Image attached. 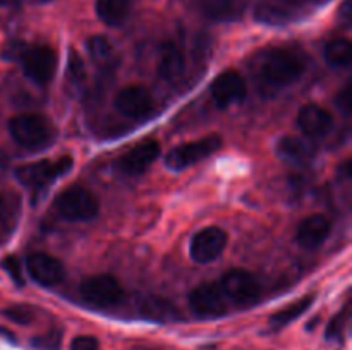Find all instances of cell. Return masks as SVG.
<instances>
[{
    "instance_id": "6da1fadb",
    "label": "cell",
    "mask_w": 352,
    "mask_h": 350,
    "mask_svg": "<svg viewBox=\"0 0 352 350\" xmlns=\"http://www.w3.org/2000/svg\"><path fill=\"white\" fill-rule=\"evenodd\" d=\"M9 132L19 146L30 151L45 150L57 136L52 120L41 113H21L12 117L9 120Z\"/></svg>"
},
{
    "instance_id": "7a4b0ae2",
    "label": "cell",
    "mask_w": 352,
    "mask_h": 350,
    "mask_svg": "<svg viewBox=\"0 0 352 350\" xmlns=\"http://www.w3.org/2000/svg\"><path fill=\"white\" fill-rule=\"evenodd\" d=\"M306 64L299 54L285 48L272 50L263 58L260 67L261 79L274 88H285L294 84L305 74Z\"/></svg>"
},
{
    "instance_id": "3957f363",
    "label": "cell",
    "mask_w": 352,
    "mask_h": 350,
    "mask_svg": "<svg viewBox=\"0 0 352 350\" xmlns=\"http://www.w3.org/2000/svg\"><path fill=\"white\" fill-rule=\"evenodd\" d=\"M55 208L69 222H89L100 213V202L91 191L81 185H72L57 196Z\"/></svg>"
},
{
    "instance_id": "277c9868",
    "label": "cell",
    "mask_w": 352,
    "mask_h": 350,
    "mask_svg": "<svg viewBox=\"0 0 352 350\" xmlns=\"http://www.w3.org/2000/svg\"><path fill=\"white\" fill-rule=\"evenodd\" d=\"M19 58L26 78L36 84H48L57 72V54L47 45L24 47Z\"/></svg>"
},
{
    "instance_id": "5b68a950",
    "label": "cell",
    "mask_w": 352,
    "mask_h": 350,
    "mask_svg": "<svg viewBox=\"0 0 352 350\" xmlns=\"http://www.w3.org/2000/svg\"><path fill=\"white\" fill-rule=\"evenodd\" d=\"M220 146H222L220 136L210 134V136L201 137V139L191 141V143H184L181 146L174 148L165 158V163L170 170H184V168L192 167L198 161L208 158L210 154L217 153Z\"/></svg>"
},
{
    "instance_id": "8992f818",
    "label": "cell",
    "mask_w": 352,
    "mask_h": 350,
    "mask_svg": "<svg viewBox=\"0 0 352 350\" xmlns=\"http://www.w3.org/2000/svg\"><path fill=\"white\" fill-rule=\"evenodd\" d=\"M72 168V158H58V160H40L34 163L23 165L16 168V178L26 187L40 189L52 184L55 178L67 174Z\"/></svg>"
},
{
    "instance_id": "52a82bcc",
    "label": "cell",
    "mask_w": 352,
    "mask_h": 350,
    "mask_svg": "<svg viewBox=\"0 0 352 350\" xmlns=\"http://www.w3.org/2000/svg\"><path fill=\"white\" fill-rule=\"evenodd\" d=\"M79 290H81L82 299L96 307H116L126 299L120 283L110 275H96V277L86 278Z\"/></svg>"
},
{
    "instance_id": "ba28073f",
    "label": "cell",
    "mask_w": 352,
    "mask_h": 350,
    "mask_svg": "<svg viewBox=\"0 0 352 350\" xmlns=\"http://www.w3.org/2000/svg\"><path fill=\"white\" fill-rule=\"evenodd\" d=\"M220 288H222L226 299H229L236 305H243V307L256 304L261 295L260 283L246 270H232L223 275Z\"/></svg>"
},
{
    "instance_id": "9c48e42d",
    "label": "cell",
    "mask_w": 352,
    "mask_h": 350,
    "mask_svg": "<svg viewBox=\"0 0 352 350\" xmlns=\"http://www.w3.org/2000/svg\"><path fill=\"white\" fill-rule=\"evenodd\" d=\"M227 240L229 237H227L226 230H222L220 226H206L192 237L191 244H189V254L196 263H212V261L219 259L220 254L226 250Z\"/></svg>"
},
{
    "instance_id": "30bf717a",
    "label": "cell",
    "mask_w": 352,
    "mask_h": 350,
    "mask_svg": "<svg viewBox=\"0 0 352 350\" xmlns=\"http://www.w3.org/2000/svg\"><path fill=\"white\" fill-rule=\"evenodd\" d=\"M189 305L199 318H219L227 312L226 295L215 283H203L191 290Z\"/></svg>"
},
{
    "instance_id": "8fae6325",
    "label": "cell",
    "mask_w": 352,
    "mask_h": 350,
    "mask_svg": "<svg viewBox=\"0 0 352 350\" xmlns=\"http://www.w3.org/2000/svg\"><path fill=\"white\" fill-rule=\"evenodd\" d=\"M210 93H212V98L215 100L220 108H227V106L243 102L246 98V79L237 71H223L222 74L213 79Z\"/></svg>"
},
{
    "instance_id": "7c38bea8",
    "label": "cell",
    "mask_w": 352,
    "mask_h": 350,
    "mask_svg": "<svg viewBox=\"0 0 352 350\" xmlns=\"http://www.w3.org/2000/svg\"><path fill=\"white\" fill-rule=\"evenodd\" d=\"M113 106L120 115L127 117V119H141L151 112L153 98L143 86H126L116 95Z\"/></svg>"
},
{
    "instance_id": "4fadbf2b",
    "label": "cell",
    "mask_w": 352,
    "mask_h": 350,
    "mask_svg": "<svg viewBox=\"0 0 352 350\" xmlns=\"http://www.w3.org/2000/svg\"><path fill=\"white\" fill-rule=\"evenodd\" d=\"M160 143L155 139L141 141L134 148H131L127 153L119 158L117 165L120 170L127 175H140L146 172L153 165V161L160 156Z\"/></svg>"
},
{
    "instance_id": "5bb4252c",
    "label": "cell",
    "mask_w": 352,
    "mask_h": 350,
    "mask_svg": "<svg viewBox=\"0 0 352 350\" xmlns=\"http://www.w3.org/2000/svg\"><path fill=\"white\" fill-rule=\"evenodd\" d=\"M26 268L30 277L43 287H55L65 277L64 266L57 257L47 253H33L28 256Z\"/></svg>"
},
{
    "instance_id": "9a60e30c",
    "label": "cell",
    "mask_w": 352,
    "mask_h": 350,
    "mask_svg": "<svg viewBox=\"0 0 352 350\" xmlns=\"http://www.w3.org/2000/svg\"><path fill=\"white\" fill-rule=\"evenodd\" d=\"M298 126L306 137L320 139V137H325L332 130L333 117L323 106L316 105V103H308V105L299 110Z\"/></svg>"
},
{
    "instance_id": "2e32d148",
    "label": "cell",
    "mask_w": 352,
    "mask_h": 350,
    "mask_svg": "<svg viewBox=\"0 0 352 350\" xmlns=\"http://www.w3.org/2000/svg\"><path fill=\"white\" fill-rule=\"evenodd\" d=\"M330 232H332V222L322 213H316L299 223L296 230V242L305 249H316L329 239Z\"/></svg>"
},
{
    "instance_id": "e0dca14e",
    "label": "cell",
    "mask_w": 352,
    "mask_h": 350,
    "mask_svg": "<svg viewBox=\"0 0 352 350\" xmlns=\"http://www.w3.org/2000/svg\"><path fill=\"white\" fill-rule=\"evenodd\" d=\"M278 156L292 165H308L316 156L315 144L296 136H285L277 144Z\"/></svg>"
},
{
    "instance_id": "ac0fdd59",
    "label": "cell",
    "mask_w": 352,
    "mask_h": 350,
    "mask_svg": "<svg viewBox=\"0 0 352 350\" xmlns=\"http://www.w3.org/2000/svg\"><path fill=\"white\" fill-rule=\"evenodd\" d=\"M158 75L165 81H175L186 69V58L181 48L174 41L162 43L158 51Z\"/></svg>"
},
{
    "instance_id": "d6986e66",
    "label": "cell",
    "mask_w": 352,
    "mask_h": 350,
    "mask_svg": "<svg viewBox=\"0 0 352 350\" xmlns=\"http://www.w3.org/2000/svg\"><path fill=\"white\" fill-rule=\"evenodd\" d=\"M131 0H96V14L109 26H120L127 19Z\"/></svg>"
},
{
    "instance_id": "ffe728a7",
    "label": "cell",
    "mask_w": 352,
    "mask_h": 350,
    "mask_svg": "<svg viewBox=\"0 0 352 350\" xmlns=\"http://www.w3.org/2000/svg\"><path fill=\"white\" fill-rule=\"evenodd\" d=\"M313 302H315V297H313V295H305V297L299 299V301L292 302V304H289L287 307L280 309V311H277L274 316H272L270 326L274 329L284 328V326H287L289 323H292L294 319H298L299 316L305 314Z\"/></svg>"
},
{
    "instance_id": "44dd1931",
    "label": "cell",
    "mask_w": 352,
    "mask_h": 350,
    "mask_svg": "<svg viewBox=\"0 0 352 350\" xmlns=\"http://www.w3.org/2000/svg\"><path fill=\"white\" fill-rule=\"evenodd\" d=\"M199 7L205 16L217 21L232 19L241 10L239 0H199Z\"/></svg>"
},
{
    "instance_id": "7402d4cb",
    "label": "cell",
    "mask_w": 352,
    "mask_h": 350,
    "mask_svg": "<svg viewBox=\"0 0 352 350\" xmlns=\"http://www.w3.org/2000/svg\"><path fill=\"white\" fill-rule=\"evenodd\" d=\"M141 312L146 318L155 319V321H172V319H177V311H175L174 305L162 297L143 299Z\"/></svg>"
},
{
    "instance_id": "603a6c76",
    "label": "cell",
    "mask_w": 352,
    "mask_h": 350,
    "mask_svg": "<svg viewBox=\"0 0 352 350\" xmlns=\"http://www.w3.org/2000/svg\"><path fill=\"white\" fill-rule=\"evenodd\" d=\"M323 57L332 67H347L351 64L352 45L346 38H337L329 41L323 50Z\"/></svg>"
},
{
    "instance_id": "cb8c5ba5",
    "label": "cell",
    "mask_w": 352,
    "mask_h": 350,
    "mask_svg": "<svg viewBox=\"0 0 352 350\" xmlns=\"http://www.w3.org/2000/svg\"><path fill=\"white\" fill-rule=\"evenodd\" d=\"M88 51L89 57L100 65H110L116 60V50L110 40L102 34H96L88 40Z\"/></svg>"
},
{
    "instance_id": "d4e9b609",
    "label": "cell",
    "mask_w": 352,
    "mask_h": 350,
    "mask_svg": "<svg viewBox=\"0 0 352 350\" xmlns=\"http://www.w3.org/2000/svg\"><path fill=\"white\" fill-rule=\"evenodd\" d=\"M254 17L263 24H285L292 19V14L284 7L260 3L254 10Z\"/></svg>"
},
{
    "instance_id": "484cf974",
    "label": "cell",
    "mask_w": 352,
    "mask_h": 350,
    "mask_svg": "<svg viewBox=\"0 0 352 350\" xmlns=\"http://www.w3.org/2000/svg\"><path fill=\"white\" fill-rule=\"evenodd\" d=\"M62 331L60 329H50V331L38 335L31 340V345L38 350H60Z\"/></svg>"
},
{
    "instance_id": "4316f807",
    "label": "cell",
    "mask_w": 352,
    "mask_h": 350,
    "mask_svg": "<svg viewBox=\"0 0 352 350\" xmlns=\"http://www.w3.org/2000/svg\"><path fill=\"white\" fill-rule=\"evenodd\" d=\"M3 316L17 325H30L34 319V312L26 305H10V307L3 309Z\"/></svg>"
},
{
    "instance_id": "83f0119b",
    "label": "cell",
    "mask_w": 352,
    "mask_h": 350,
    "mask_svg": "<svg viewBox=\"0 0 352 350\" xmlns=\"http://www.w3.org/2000/svg\"><path fill=\"white\" fill-rule=\"evenodd\" d=\"M346 325H347V311H342L329 323L325 336L329 340H340L342 338L344 331H346Z\"/></svg>"
},
{
    "instance_id": "f1b7e54d",
    "label": "cell",
    "mask_w": 352,
    "mask_h": 350,
    "mask_svg": "<svg viewBox=\"0 0 352 350\" xmlns=\"http://www.w3.org/2000/svg\"><path fill=\"white\" fill-rule=\"evenodd\" d=\"M2 268L7 271V275L12 278V281L17 285V287H24L23 271H21V264H19V261L16 259V257H14V256L3 257Z\"/></svg>"
},
{
    "instance_id": "f546056e",
    "label": "cell",
    "mask_w": 352,
    "mask_h": 350,
    "mask_svg": "<svg viewBox=\"0 0 352 350\" xmlns=\"http://www.w3.org/2000/svg\"><path fill=\"white\" fill-rule=\"evenodd\" d=\"M67 65H69V74H71V78L74 79V81H82V79H85L86 67H85V62H82L81 55H79L78 51L71 50V54H69Z\"/></svg>"
},
{
    "instance_id": "4dcf8cb0",
    "label": "cell",
    "mask_w": 352,
    "mask_h": 350,
    "mask_svg": "<svg viewBox=\"0 0 352 350\" xmlns=\"http://www.w3.org/2000/svg\"><path fill=\"white\" fill-rule=\"evenodd\" d=\"M71 350H100V343L95 336L81 335L72 340Z\"/></svg>"
},
{
    "instance_id": "1f68e13d",
    "label": "cell",
    "mask_w": 352,
    "mask_h": 350,
    "mask_svg": "<svg viewBox=\"0 0 352 350\" xmlns=\"http://www.w3.org/2000/svg\"><path fill=\"white\" fill-rule=\"evenodd\" d=\"M337 106H339L340 110H342L346 115H349L351 113V93H349V88H344L342 91L337 95V100H336Z\"/></svg>"
},
{
    "instance_id": "d6a6232c",
    "label": "cell",
    "mask_w": 352,
    "mask_h": 350,
    "mask_svg": "<svg viewBox=\"0 0 352 350\" xmlns=\"http://www.w3.org/2000/svg\"><path fill=\"white\" fill-rule=\"evenodd\" d=\"M351 0H346V2H344V5H342V9H340V17H342L344 21H346V23H349L351 21Z\"/></svg>"
},
{
    "instance_id": "836d02e7",
    "label": "cell",
    "mask_w": 352,
    "mask_h": 350,
    "mask_svg": "<svg viewBox=\"0 0 352 350\" xmlns=\"http://www.w3.org/2000/svg\"><path fill=\"white\" fill-rule=\"evenodd\" d=\"M0 335H3V336H6V338H9L10 342H14V335L10 331H7V329L0 328Z\"/></svg>"
},
{
    "instance_id": "e575fe53",
    "label": "cell",
    "mask_w": 352,
    "mask_h": 350,
    "mask_svg": "<svg viewBox=\"0 0 352 350\" xmlns=\"http://www.w3.org/2000/svg\"><path fill=\"white\" fill-rule=\"evenodd\" d=\"M6 167H7V161H6V158H2V156H0V174H2V172L6 170Z\"/></svg>"
},
{
    "instance_id": "d590c367",
    "label": "cell",
    "mask_w": 352,
    "mask_h": 350,
    "mask_svg": "<svg viewBox=\"0 0 352 350\" xmlns=\"http://www.w3.org/2000/svg\"><path fill=\"white\" fill-rule=\"evenodd\" d=\"M0 209H2V198H0Z\"/></svg>"
},
{
    "instance_id": "8d00e7d4",
    "label": "cell",
    "mask_w": 352,
    "mask_h": 350,
    "mask_svg": "<svg viewBox=\"0 0 352 350\" xmlns=\"http://www.w3.org/2000/svg\"><path fill=\"white\" fill-rule=\"evenodd\" d=\"M40 2H48V0H40Z\"/></svg>"
},
{
    "instance_id": "74e56055",
    "label": "cell",
    "mask_w": 352,
    "mask_h": 350,
    "mask_svg": "<svg viewBox=\"0 0 352 350\" xmlns=\"http://www.w3.org/2000/svg\"><path fill=\"white\" fill-rule=\"evenodd\" d=\"M2 3H3V0H0V5H2Z\"/></svg>"
}]
</instances>
